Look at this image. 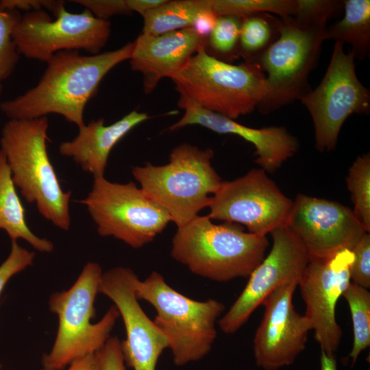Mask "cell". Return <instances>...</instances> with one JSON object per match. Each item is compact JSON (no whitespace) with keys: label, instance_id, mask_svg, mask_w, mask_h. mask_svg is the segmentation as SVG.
Segmentation results:
<instances>
[{"label":"cell","instance_id":"ac0fdd59","mask_svg":"<svg viewBox=\"0 0 370 370\" xmlns=\"http://www.w3.org/2000/svg\"><path fill=\"white\" fill-rule=\"evenodd\" d=\"M179 95L178 106L184 113L179 121L169 127L170 131L199 125L218 134L236 135L254 146L256 162L269 173L276 171L299 149L298 139L284 127H249L206 110L188 97Z\"/></svg>","mask_w":370,"mask_h":370},{"label":"cell","instance_id":"d590c367","mask_svg":"<svg viewBox=\"0 0 370 370\" xmlns=\"http://www.w3.org/2000/svg\"><path fill=\"white\" fill-rule=\"evenodd\" d=\"M217 18L218 16L209 6L208 8L201 10L197 14L191 27L201 37L208 39V37L216 24Z\"/></svg>","mask_w":370,"mask_h":370},{"label":"cell","instance_id":"52a82bcc","mask_svg":"<svg viewBox=\"0 0 370 370\" xmlns=\"http://www.w3.org/2000/svg\"><path fill=\"white\" fill-rule=\"evenodd\" d=\"M135 288L137 298L155 308L153 321L166 337L176 366L208 354L217 337L216 322L225 310L221 302L190 299L171 287L156 271L144 280L138 278Z\"/></svg>","mask_w":370,"mask_h":370},{"label":"cell","instance_id":"ab89813d","mask_svg":"<svg viewBox=\"0 0 370 370\" xmlns=\"http://www.w3.org/2000/svg\"><path fill=\"white\" fill-rule=\"evenodd\" d=\"M2 92H3V86H2L1 83H0V98H1Z\"/></svg>","mask_w":370,"mask_h":370},{"label":"cell","instance_id":"9c48e42d","mask_svg":"<svg viewBox=\"0 0 370 370\" xmlns=\"http://www.w3.org/2000/svg\"><path fill=\"white\" fill-rule=\"evenodd\" d=\"M79 202L86 206L100 236H112L136 249L151 242L171 222L166 211L133 182L94 177L91 190Z\"/></svg>","mask_w":370,"mask_h":370},{"label":"cell","instance_id":"5bb4252c","mask_svg":"<svg viewBox=\"0 0 370 370\" xmlns=\"http://www.w3.org/2000/svg\"><path fill=\"white\" fill-rule=\"evenodd\" d=\"M286 226L310 260L352 250L367 232L349 207L304 194H298L293 201Z\"/></svg>","mask_w":370,"mask_h":370},{"label":"cell","instance_id":"1f68e13d","mask_svg":"<svg viewBox=\"0 0 370 370\" xmlns=\"http://www.w3.org/2000/svg\"><path fill=\"white\" fill-rule=\"evenodd\" d=\"M35 253L12 241L11 251L0 265V295L10 279L27 267L32 265Z\"/></svg>","mask_w":370,"mask_h":370},{"label":"cell","instance_id":"4fadbf2b","mask_svg":"<svg viewBox=\"0 0 370 370\" xmlns=\"http://www.w3.org/2000/svg\"><path fill=\"white\" fill-rule=\"evenodd\" d=\"M352 250L343 249L322 259H310L298 286L309 321L321 351L335 356L343 332L336 319V306L351 282Z\"/></svg>","mask_w":370,"mask_h":370},{"label":"cell","instance_id":"ba28073f","mask_svg":"<svg viewBox=\"0 0 370 370\" xmlns=\"http://www.w3.org/2000/svg\"><path fill=\"white\" fill-rule=\"evenodd\" d=\"M281 20L280 37L256 62L266 73L267 94L257 107L263 114L300 100L312 90L308 77L325 40V23L293 16Z\"/></svg>","mask_w":370,"mask_h":370},{"label":"cell","instance_id":"f1b7e54d","mask_svg":"<svg viewBox=\"0 0 370 370\" xmlns=\"http://www.w3.org/2000/svg\"><path fill=\"white\" fill-rule=\"evenodd\" d=\"M243 18L233 16H219L208 40L211 47L228 60L240 54L239 40Z\"/></svg>","mask_w":370,"mask_h":370},{"label":"cell","instance_id":"7402d4cb","mask_svg":"<svg viewBox=\"0 0 370 370\" xmlns=\"http://www.w3.org/2000/svg\"><path fill=\"white\" fill-rule=\"evenodd\" d=\"M343 1L344 16L336 23L326 26L324 39L349 44L354 58L362 60L370 52V1Z\"/></svg>","mask_w":370,"mask_h":370},{"label":"cell","instance_id":"484cf974","mask_svg":"<svg viewBox=\"0 0 370 370\" xmlns=\"http://www.w3.org/2000/svg\"><path fill=\"white\" fill-rule=\"evenodd\" d=\"M354 215L367 232L370 231V154L358 156L346 177Z\"/></svg>","mask_w":370,"mask_h":370},{"label":"cell","instance_id":"7a4b0ae2","mask_svg":"<svg viewBox=\"0 0 370 370\" xmlns=\"http://www.w3.org/2000/svg\"><path fill=\"white\" fill-rule=\"evenodd\" d=\"M265 236L245 232L238 224H215L198 215L177 227L171 256L192 273L220 282L249 277L265 256Z\"/></svg>","mask_w":370,"mask_h":370},{"label":"cell","instance_id":"8992f818","mask_svg":"<svg viewBox=\"0 0 370 370\" xmlns=\"http://www.w3.org/2000/svg\"><path fill=\"white\" fill-rule=\"evenodd\" d=\"M171 79L179 94L234 120L253 112L267 94L266 76L258 64H230L210 55L206 45Z\"/></svg>","mask_w":370,"mask_h":370},{"label":"cell","instance_id":"2e32d148","mask_svg":"<svg viewBox=\"0 0 370 370\" xmlns=\"http://www.w3.org/2000/svg\"><path fill=\"white\" fill-rule=\"evenodd\" d=\"M138 279L130 268H112L103 273L99 293L113 301L123 319L126 338L121 341V349L127 366L134 370H156L168 342L138 302L135 288Z\"/></svg>","mask_w":370,"mask_h":370},{"label":"cell","instance_id":"3957f363","mask_svg":"<svg viewBox=\"0 0 370 370\" xmlns=\"http://www.w3.org/2000/svg\"><path fill=\"white\" fill-rule=\"evenodd\" d=\"M48 119L9 120L3 125L1 149L12 181L22 196L35 203L40 214L58 228L71 226V191H64L47 149Z\"/></svg>","mask_w":370,"mask_h":370},{"label":"cell","instance_id":"d6a6232c","mask_svg":"<svg viewBox=\"0 0 370 370\" xmlns=\"http://www.w3.org/2000/svg\"><path fill=\"white\" fill-rule=\"evenodd\" d=\"M70 2L83 5L95 17L103 20H108L114 15L128 14L132 12L127 0H75Z\"/></svg>","mask_w":370,"mask_h":370},{"label":"cell","instance_id":"74e56055","mask_svg":"<svg viewBox=\"0 0 370 370\" xmlns=\"http://www.w3.org/2000/svg\"><path fill=\"white\" fill-rule=\"evenodd\" d=\"M129 9L143 16L149 11L163 4L166 0H127Z\"/></svg>","mask_w":370,"mask_h":370},{"label":"cell","instance_id":"e0dca14e","mask_svg":"<svg viewBox=\"0 0 370 370\" xmlns=\"http://www.w3.org/2000/svg\"><path fill=\"white\" fill-rule=\"evenodd\" d=\"M299 280L286 283L262 302L264 313L254 339L256 365L278 370L292 365L306 348L310 323L295 309L293 297Z\"/></svg>","mask_w":370,"mask_h":370},{"label":"cell","instance_id":"277c9868","mask_svg":"<svg viewBox=\"0 0 370 370\" xmlns=\"http://www.w3.org/2000/svg\"><path fill=\"white\" fill-rule=\"evenodd\" d=\"M213 156L211 149L182 144L172 150L167 164L147 162L132 173L146 196L180 227L208 207L221 186L223 181L211 164Z\"/></svg>","mask_w":370,"mask_h":370},{"label":"cell","instance_id":"44dd1931","mask_svg":"<svg viewBox=\"0 0 370 370\" xmlns=\"http://www.w3.org/2000/svg\"><path fill=\"white\" fill-rule=\"evenodd\" d=\"M0 230L5 231L12 241L21 238L40 252L54 249L49 240L40 238L27 225L25 209L16 193L11 171L3 152L0 150Z\"/></svg>","mask_w":370,"mask_h":370},{"label":"cell","instance_id":"f546056e","mask_svg":"<svg viewBox=\"0 0 370 370\" xmlns=\"http://www.w3.org/2000/svg\"><path fill=\"white\" fill-rule=\"evenodd\" d=\"M293 16L312 22L325 23L343 8V1L337 0H296Z\"/></svg>","mask_w":370,"mask_h":370},{"label":"cell","instance_id":"5b68a950","mask_svg":"<svg viewBox=\"0 0 370 370\" xmlns=\"http://www.w3.org/2000/svg\"><path fill=\"white\" fill-rule=\"evenodd\" d=\"M102 274L97 262H88L71 288L51 295L49 309L57 314L58 326L51 351L42 357L43 369L62 370L78 358L97 353L110 337L120 317L114 305L98 322L91 321Z\"/></svg>","mask_w":370,"mask_h":370},{"label":"cell","instance_id":"30bf717a","mask_svg":"<svg viewBox=\"0 0 370 370\" xmlns=\"http://www.w3.org/2000/svg\"><path fill=\"white\" fill-rule=\"evenodd\" d=\"M336 42L327 71L318 86L300 99L314 125L315 147L334 149L341 127L353 114H368L370 92L358 79L354 56Z\"/></svg>","mask_w":370,"mask_h":370},{"label":"cell","instance_id":"7c38bea8","mask_svg":"<svg viewBox=\"0 0 370 370\" xmlns=\"http://www.w3.org/2000/svg\"><path fill=\"white\" fill-rule=\"evenodd\" d=\"M293 201L267 173L253 169L231 181H223L212 196L208 216L211 219L243 225L259 236L286 225Z\"/></svg>","mask_w":370,"mask_h":370},{"label":"cell","instance_id":"e575fe53","mask_svg":"<svg viewBox=\"0 0 370 370\" xmlns=\"http://www.w3.org/2000/svg\"><path fill=\"white\" fill-rule=\"evenodd\" d=\"M64 1L52 0H1L0 10H25L27 12L46 8L56 16L60 10L64 7Z\"/></svg>","mask_w":370,"mask_h":370},{"label":"cell","instance_id":"83f0119b","mask_svg":"<svg viewBox=\"0 0 370 370\" xmlns=\"http://www.w3.org/2000/svg\"><path fill=\"white\" fill-rule=\"evenodd\" d=\"M21 16L17 10H0V83L13 73L19 60L12 32Z\"/></svg>","mask_w":370,"mask_h":370},{"label":"cell","instance_id":"60d3db41","mask_svg":"<svg viewBox=\"0 0 370 370\" xmlns=\"http://www.w3.org/2000/svg\"><path fill=\"white\" fill-rule=\"evenodd\" d=\"M0 370H1V365H0Z\"/></svg>","mask_w":370,"mask_h":370},{"label":"cell","instance_id":"f35d334b","mask_svg":"<svg viewBox=\"0 0 370 370\" xmlns=\"http://www.w3.org/2000/svg\"><path fill=\"white\" fill-rule=\"evenodd\" d=\"M321 370H337L335 356H329L321 351Z\"/></svg>","mask_w":370,"mask_h":370},{"label":"cell","instance_id":"603a6c76","mask_svg":"<svg viewBox=\"0 0 370 370\" xmlns=\"http://www.w3.org/2000/svg\"><path fill=\"white\" fill-rule=\"evenodd\" d=\"M209 6V0H166L143 16L141 34L158 36L190 27L197 14Z\"/></svg>","mask_w":370,"mask_h":370},{"label":"cell","instance_id":"cb8c5ba5","mask_svg":"<svg viewBox=\"0 0 370 370\" xmlns=\"http://www.w3.org/2000/svg\"><path fill=\"white\" fill-rule=\"evenodd\" d=\"M282 20L272 14L257 13L243 18L239 49L245 62L254 63L278 39Z\"/></svg>","mask_w":370,"mask_h":370},{"label":"cell","instance_id":"b9f144b4","mask_svg":"<svg viewBox=\"0 0 370 370\" xmlns=\"http://www.w3.org/2000/svg\"><path fill=\"white\" fill-rule=\"evenodd\" d=\"M42 370H46V369H42Z\"/></svg>","mask_w":370,"mask_h":370},{"label":"cell","instance_id":"8d00e7d4","mask_svg":"<svg viewBox=\"0 0 370 370\" xmlns=\"http://www.w3.org/2000/svg\"><path fill=\"white\" fill-rule=\"evenodd\" d=\"M66 370H100L97 352L75 359Z\"/></svg>","mask_w":370,"mask_h":370},{"label":"cell","instance_id":"ffe728a7","mask_svg":"<svg viewBox=\"0 0 370 370\" xmlns=\"http://www.w3.org/2000/svg\"><path fill=\"white\" fill-rule=\"evenodd\" d=\"M149 119L147 114L134 110L107 126L103 118L91 121L79 128L73 140L62 142L59 152L72 158L94 177L103 176L113 147L134 127Z\"/></svg>","mask_w":370,"mask_h":370},{"label":"cell","instance_id":"4316f807","mask_svg":"<svg viewBox=\"0 0 370 370\" xmlns=\"http://www.w3.org/2000/svg\"><path fill=\"white\" fill-rule=\"evenodd\" d=\"M210 7L219 16L241 18L257 14L269 13L284 18L295 14L296 0H209Z\"/></svg>","mask_w":370,"mask_h":370},{"label":"cell","instance_id":"6da1fadb","mask_svg":"<svg viewBox=\"0 0 370 370\" xmlns=\"http://www.w3.org/2000/svg\"><path fill=\"white\" fill-rule=\"evenodd\" d=\"M134 42L111 51L82 56L77 51L56 53L38 84L24 94L0 103L10 120H26L49 114L62 116L78 128L85 125L84 112L97 94L100 82L119 64L130 60Z\"/></svg>","mask_w":370,"mask_h":370},{"label":"cell","instance_id":"d4e9b609","mask_svg":"<svg viewBox=\"0 0 370 370\" xmlns=\"http://www.w3.org/2000/svg\"><path fill=\"white\" fill-rule=\"evenodd\" d=\"M342 296L348 304L352 320L354 340L349 358L353 367L370 345V293L351 282Z\"/></svg>","mask_w":370,"mask_h":370},{"label":"cell","instance_id":"4dcf8cb0","mask_svg":"<svg viewBox=\"0 0 370 370\" xmlns=\"http://www.w3.org/2000/svg\"><path fill=\"white\" fill-rule=\"evenodd\" d=\"M354 261L350 268V278L363 288L370 287V234L366 232L352 249Z\"/></svg>","mask_w":370,"mask_h":370},{"label":"cell","instance_id":"8fae6325","mask_svg":"<svg viewBox=\"0 0 370 370\" xmlns=\"http://www.w3.org/2000/svg\"><path fill=\"white\" fill-rule=\"evenodd\" d=\"M110 23L95 17L87 9L81 13L62 8L52 20L45 10L23 15L16 25L12 39L20 55L47 62L57 52L83 49L96 55L106 46Z\"/></svg>","mask_w":370,"mask_h":370},{"label":"cell","instance_id":"9a60e30c","mask_svg":"<svg viewBox=\"0 0 370 370\" xmlns=\"http://www.w3.org/2000/svg\"><path fill=\"white\" fill-rule=\"evenodd\" d=\"M271 235L273 243L269 254L251 273L240 295L218 321L225 334L238 331L277 288L299 280L310 260L303 246L286 225L274 230Z\"/></svg>","mask_w":370,"mask_h":370},{"label":"cell","instance_id":"836d02e7","mask_svg":"<svg viewBox=\"0 0 370 370\" xmlns=\"http://www.w3.org/2000/svg\"><path fill=\"white\" fill-rule=\"evenodd\" d=\"M97 354L100 370H125L121 341L116 336L110 337Z\"/></svg>","mask_w":370,"mask_h":370},{"label":"cell","instance_id":"d6986e66","mask_svg":"<svg viewBox=\"0 0 370 370\" xmlns=\"http://www.w3.org/2000/svg\"><path fill=\"white\" fill-rule=\"evenodd\" d=\"M207 39L190 27L158 36L141 34L134 41L131 69L143 75L146 94L164 77L171 78Z\"/></svg>","mask_w":370,"mask_h":370}]
</instances>
